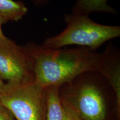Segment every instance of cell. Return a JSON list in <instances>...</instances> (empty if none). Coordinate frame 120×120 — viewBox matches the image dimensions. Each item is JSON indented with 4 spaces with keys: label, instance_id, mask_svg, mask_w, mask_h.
<instances>
[{
    "label": "cell",
    "instance_id": "obj_1",
    "mask_svg": "<svg viewBox=\"0 0 120 120\" xmlns=\"http://www.w3.org/2000/svg\"><path fill=\"white\" fill-rule=\"evenodd\" d=\"M23 46L32 60L34 82L44 88L70 83L88 72L104 76L120 57L111 45L103 52L84 47L52 49L31 42Z\"/></svg>",
    "mask_w": 120,
    "mask_h": 120
},
{
    "label": "cell",
    "instance_id": "obj_2",
    "mask_svg": "<svg viewBox=\"0 0 120 120\" xmlns=\"http://www.w3.org/2000/svg\"><path fill=\"white\" fill-rule=\"evenodd\" d=\"M66 27L57 35L47 37L42 45L52 49L77 45L97 50L106 42L120 36V26L94 21L86 15L67 13L64 16Z\"/></svg>",
    "mask_w": 120,
    "mask_h": 120
},
{
    "label": "cell",
    "instance_id": "obj_3",
    "mask_svg": "<svg viewBox=\"0 0 120 120\" xmlns=\"http://www.w3.org/2000/svg\"><path fill=\"white\" fill-rule=\"evenodd\" d=\"M0 101L17 120H46V90L34 81L6 82L0 92Z\"/></svg>",
    "mask_w": 120,
    "mask_h": 120
},
{
    "label": "cell",
    "instance_id": "obj_4",
    "mask_svg": "<svg viewBox=\"0 0 120 120\" xmlns=\"http://www.w3.org/2000/svg\"><path fill=\"white\" fill-rule=\"evenodd\" d=\"M0 77L7 83L34 81L33 61L23 46L7 38H0Z\"/></svg>",
    "mask_w": 120,
    "mask_h": 120
},
{
    "label": "cell",
    "instance_id": "obj_5",
    "mask_svg": "<svg viewBox=\"0 0 120 120\" xmlns=\"http://www.w3.org/2000/svg\"><path fill=\"white\" fill-rule=\"evenodd\" d=\"M69 90L68 101L83 120H105L106 107L105 95L101 88L91 81L79 82Z\"/></svg>",
    "mask_w": 120,
    "mask_h": 120
},
{
    "label": "cell",
    "instance_id": "obj_6",
    "mask_svg": "<svg viewBox=\"0 0 120 120\" xmlns=\"http://www.w3.org/2000/svg\"><path fill=\"white\" fill-rule=\"evenodd\" d=\"M94 12L116 14L117 11L108 4V0H77L71 13L89 16Z\"/></svg>",
    "mask_w": 120,
    "mask_h": 120
},
{
    "label": "cell",
    "instance_id": "obj_7",
    "mask_svg": "<svg viewBox=\"0 0 120 120\" xmlns=\"http://www.w3.org/2000/svg\"><path fill=\"white\" fill-rule=\"evenodd\" d=\"M28 12L25 4L20 1L0 0V16L6 22H17Z\"/></svg>",
    "mask_w": 120,
    "mask_h": 120
},
{
    "label": "cell",
    "instance_id": "obj_8",
    "mask_svg": "<svg viewBox=\"0 0 120 120\" xmlns=\"http://www.w3.org/2000/svg\"><path fill=\"white\" fill-rule=\"evenodd\" d=\"M46 120H63V109L60 94L59 86L46 88Z\"/></svg>",
    "mask_w": 120,
    "mask_h": 120
},
{
    "label": "cell",
    "instance_id": "obj_9",
    "mask_svg": "<svg viewBox=\"0 0 120 120\" xmlns=\"http://www.w3.org/2000/svg\"><path fill=\"white\" fill-rule=\"evenodd\" d=\"M63 109V120H83L68 101L61 98Z\"/></svg>",
    "mask_w": 120,
    "mask_h": 120
},
{
    "label": "cell",
    "instance_id": "obj_10",
    "mask_svg": "<svg viewBox=\"0 0 120 120\" xmlns=\"http://www.w3.org/2000/svg\"><path fill=\"white\" fill-rule=\"evenodd\" d=\"M0 120H17L8 108L0 101Z\"/></svg>",
    "mask_w": 120,
    "mask_h": 120
},
{
    "label": "cell",
    "instance_id": "obj_11",
    "mask_svg": "<svg viewBox=\"0 0 120 120\" xmlns=\"http://www.w3.org/2000/svg\"><path fill=\"white\" fill-rule=\"evenodd\" d=\"M51 0H33L34 4L37 7H42L49 4Z\"/></svg>",
    "mask_w": 120,
    "mask_h": 120
},
{
    "label": "cell",
    "instance_id": "obj_12",
    "mask_svg": "<svg viewBox=\"0 0 120 120\" xmlns=\"http://www.w3.org/2000/svg\"><path fill=\"white\" fill-rule=\"evenodd\" d=\"M6 23V21L1 16H0V38H4L6 37V36L4 34L2 30L3 25Z\"/></svg>",
    "mask_w": 120,
    "mask_h": 120
},
{
    "label": "cell",
    "instance_id": "obj_13",
    "mask_svg": "<svg viewBox=\"0 0 120 120\" xmlns=\"http://www.w3.org/2000/svg\"><path fill=\"white\" fill-rule=\"evenodd\" d=\"M4 83H5V82H4V81L0 77V92L2 91L3 88H4Z\"/></svg>",
    "mask_w": 120,
    "mask_h": 120
},
{
    "label": "cell",
    "instance_id": "obj_14",
    "mask_svg": "<svg viewBox=\"0 0 120 120\" xmlns=\"http://www.w3.org/2000/svg\"><path fill=\"white\" fill-rule=\"evenodd\" d=\"M31 1H33V0H31Z\"/></svg>",
    "mask_w": 120,
    "mask_h": 120
}]
</instances>
